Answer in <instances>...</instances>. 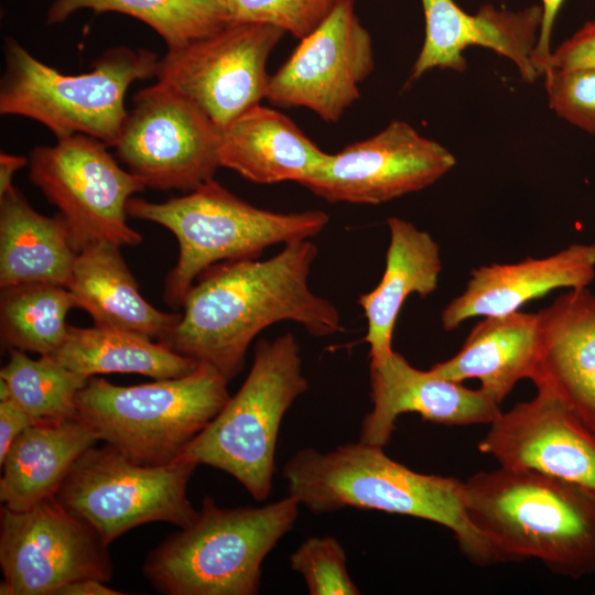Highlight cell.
Listing matches in <instances>:
<instances>
[{
	"label": "cell",
	"instance_id": "28",
	"mask_svg": "<svg viewBox=\"0 0 595 595\" xmlns=\"http://www.w3.org/2000/svg\"><path fill=\"white\" fill-rule=\"evenodd\" d=\"M80 9L138 19L153 29L167 48L183 46L230 23L227 0H55L46 21L62 23Z\"/></svg>",
	"mask_w": 595,
	"mask_h": 595
},
{
	"label": "cell",
	"instance_id": "5",
	"mask_svg": "<svg viewBox=\"0 0 595 595\" xmlns=\"http://www.w3.org/2000/svg\"><path fill=\"white\" fill-rule=\"evenodd\" d=\"M128 216L169 229L178 242V259L164 282L163 300L173 309L209 267L231 260L257 259L273 245L315 237L329 216L322 210L277 213L237 197L214 178L188 194L163 203L131 197Z\"/></svg>",
	"mask_w": 595,
	"mask_h": 595
},
{
	"label": "cell",
	"instance_id": "36",
	"mask_svg": "<svg viewBox=\"0 0 595 595\" xmlns=\"http://www.w3.org/2000/svg\"><path fill=\"white\" fill-rule=\"evenodd\" d=\"M541 2L542 23L532 58L533 64L540 75L543 74L549 65L552 53L550 48L551 33L556 15L564 0H541Z\"/></svg>",
	"mask_w": 595,
	"mask_h": 595
},
{
	"label": "cell",
	"instance_id": "17",
	"mask_svg": "<svg viewBox=\"0 0 595 595\" xmlns=\"http://www.w3.org/2000/svg\"><path fill=\"white\" fill-rule=\"evenodd\" d=\"M369 372L372 408L359 434L367 444L385 447L404 413H416L435 424L470 425L490 424L501 412L483 389H468L431 369H418L394 350L370 360Z\"/></svg>",
	"mask_w": 595,
	"mask_h": 595
},
{
	"label": "cell",
	"instance_id": "34",
	"mask_svg": "<svg viewBox=\"0 0 595 595\" xmlns=\"http://www.w3.org/2000/svg\"><path fill=\"white\" fill-rule=\"evenodd\" d=\"M548 67L562 69L595 67V21L586 22L559 45L551 53Z\"/></svg>",
	"mask_w": 595,
	"mask_h": 595
},
{
	"label": "cell",
	"instance_id": "20",
	"mask_svg": "<svg viewBox=\"0 0 595 595\" xmlns=\"http://www.w3.org/2000/svg\"><path fill=\"white\" fill-rule=\"evenodd\" d=\"M539 314L541 350L531 380L595 430V294L570 289Z\"/></svg>",
	"mask_w": 595,
	"mask_h": 595
},
{
	"label": "cell",
	"instance_id": "3",
	"mask_svg": "<svg viewBox=\"0 0 595 595\" xmlns=\"http://www.w3.org/2000/svg\"><path fill=\"white\" fill-rule=\"evenodd\" d=\"M463 497L502 563L538 559L573 580L595 573V496L582 487L499 466L463 482Z\"/></svg>",
	"mask_w": 595,
	"mask_h": 595
},
{
	"label": "cell",
	"instance_id": "18",
	"mask_svg": "<svg viewBox=\"0 0 595 595\" xmlns=\"http://www.w3.org/2000/svg\"><path fill=\"white\" fill-rule=\"evenodd\" d=\"M421 2L425 36L410 79H418L433 68L464 72L467 63L463 52L473 45L510 60L526 82L532 83L540 76L532 58L542 23L541 6L510 11L485 4L469 14L454 0Z\"/></svg>",
	"mask_w": 595,
	"mask_h": 595
},
{
	"label": "cell",
	"instance_id": "13",
	"mask_svg": "<svg viewBox=\"0 0 595 595\" xmlns=\"http://www.w3.org/2000/svg\"><path fill=\"white\" fill-rule=\"evenodd\" d=\"M1 595H55L71 582H108V545L54 496L34 507L0 512Z\"/></svg>",
	"mask_w": 595,
	"mask_h": 595
},
{
	"label": "cell",
	"instance_id": "6",
	"mask_svg": "<svg viewBox=\"0 0 595 595\" xmlns=\"http://www.w3.org/2000/svg\"><path fill=\"white\" fill-rule=\"evenodd\" d=\"M0 113L33 119L56 137L76 133L115 147L128 110L126 93L138 79L154 77L159 57L147 48L106 50L88 73L62 74L14 39L3 45Z\"/></svg>",
	"mask_w": 595,
	"mask_h": 595
},
{
	"label": "cell",
	"instance_id": "15",
	"mask_svg": "<svg viewBox=\"0 0 595 595\" xmlns=\"http://www.w3.org/2000/svg\"><path fill=\"white\" fill-rule=\"evenodd\" d=\"M374 66L371 36L356 14L355 0H339L270 76L266 99L336 122L359 98V85Z\"/></svg>",
	"mask_w": 595,
	"mask_h": 595
},
{
	"label": "cell",
	"instance_id": "12",
	"mask_svg": "<svg viewBox=\"0 0 595 595\" xmlns=\"http://www.w3.org/2000/svg\"><path fill=\"white\" fill-rule=\"evenodd\" d=\"M284 32L262 23H229L167 48L154 77L196 104L223 130L267 96V62Z\"/></svg>",
	"mask_w": 595,
	"mask_h": 595
},
{
	"label": "cell",
	"instance_id": "37",
	"mask_svg": "<svg viewBox=\"0 0 595 595\" xmlns=\"http://www.w3.org/2000/svg\"><path fill=\"white\" fill-rule=\"evenodd\" d=\"M97 578H82L62 586L55 595H121L122 592L116 591L105 585Z\"/></svg>",
	"mask_w": 595,
	"mask_h": 595
},
{
	"label": "cell",
	"instance_id": "24",
	"mask_svg": "<svg viewBox=\"0 0 595 595\" xmlns=\"http://www.w3.org/2000/svg\"><path fill=\"white\" fill-rule=\"evenodd\" d=\"M390 241L383 274L377 286L358 298L367 320L364 340L370 360L393 351L392 335L399 313L412 293L424 299L439 284L442 271L440 245L425 230L399 217L387 219Z\"/></svg>",
	"mask_w": 595,
	"mask_h": 595
},
{
	"label": "cell",
	"instance_id": "16",
	"mask_svg": "<svg viewBox=\"0 0 595 595\" xmlns=\"http://www.w3.org/2000/svg\"><path fill=\"white\" fill-rule=\"evenodd\" d=\"M478 451L499 466L527 469L575 484L595 496V430L555 394L538 387L489 424Z\"/></svg>",
	"mask_w": 595,
	"mask_h": 595
},
{
	"label": "cell",
	"instance_id": "22",
	"mask_svg": "<svg viewBox=\"0 0 595 595\" xmlns=\"http://www.w3.org/2000/svg\"><path fill=\"white\" fill-rule=\"evenodd\" d=\"M540 350V314L517 311L484 317L453 357L430 369L457 382L477 379L479 388L501 404L518 381L532 379Z\"/></svg>",
	"mask_w": 595,
	"mask_h": 595
},
{
	"label": "cell",
	"instance_id": "11",
	"mask_svg": "<svg viewBox=\"0 0 595 595\" xmlns=\"http://www.w3.org/2000/svg\"><path fill=\"white\" fill-rule=\"evenodd\" d=\"M221 130L191 99L156 82L132 97L115 145L143 185L194 191L220 167Z\"/></svg>",
	"mask_w": 595,
	"mask_h": 595
},
{
	"label": "cell",
	"instance_id": "4",
	"mask_svg": "<svg viewBox=\"0 0 595 595\" xmlns=\"http://www.w3.org/2000/svg\"><path fill=\"white\" fill-rule=\"evenodd\" d=\"M299 507L290 495L239 508H221L205 496L195 521L148 554L143 574L167 595L258 594L262 563L292 530Z\"/></svg>",
	"mask_w": 595,
	"mask_h": 595
},
{
	"label": "cell",
	"instance_id": "8",
	"mask_svg": "<svg viewBox=\"0 0 595 595\" xmlns=\"http://www.w3.org/2000/svg\"><path fill=\"white\" fill-rule=\"evenodd\" d=\"M228 382L207 364L183 377L134 386L93 376L76 396V414L128 457L166 464L223 409Z\"/></svg>",
	"mask_w": 595,
	"mask_h": 595
},
{
	"label": "cell",
	"instance_id": "9",
	"mask_svg": "<svg viewBox=\"0 0 595 595\" xmlns=\"http://www.w3.org/2000/svg\"><path fill=\"white\" fill-rule=\"evenodd\" d=\"M196 466L181 458L142 464L109 444L93 446L74 463L55 497L109 545L144 523L192 524L198 510L186 487Z\"/></svg>",
	"mask_w": 595,
	"mask_h": 595
},
{
	"label": "cell",
	"instance_id": "29",
	"mask_svg": "<svg viewBox=\"0 0 595 595\" xmlns=\"http://www.w3.org/2000/svg\"><path fill=\"white\" fill-rule=\"evenodd\" d=\"M73 307L76 301L65 286L34 282L1 288V342L8 350L53 355L65 340Z\"/></svg>",
	"mask_w": 595,
	"mask_h": 595
},
{
	"label": "cell",
	"instance_id": "27",
	"mask_svg": "<svg viewBox=\"0 0 595 595\" xmlns=\"http://www.w3.org/2000/svg\"><path fill=\"white\" fill-rule=\"evenodd\" d=\"M51 356L85 378L120 372L161 380L186 376L198 366L160 342L97 326L68 325L64 343Z\"/></svg>",
	"mask_w": 595,
	"mask_h": 595
},
{
	"label": "cell",
	"instance_id": "7",
	"mask_svg": "<svg viewBox=\"0 0 595 595\" xmlns=\"http://www.w3.org/2000/svg\"><path fill=\"white\" fill-rule=\"evenodd\" d=\"M307 389L295 337L285 333L273 340H259L239 390L178 458L220 469L257 501L266 500L272 490L282 419Z\"/></svg>",
	"mask_w": 595,
	"mask_h": 595
},
{
	"label": "cell",
	"instance_id": "33",
	"mask_svg": "<svg viewBox=\"0 0 595 595\" xmlns=\"http://www.w3.org/2000/svg\"><path fill=\"white\" fill-rule=\"evenodd\" d=\"M542 75L550 108L571 125L595 134V67H548Z\"/></svg>",
	"mask_w": 595,
	"mask_h": 595
},
{
	"label": "cell",
	"instance_id": "32",
	"mask_svg": "<svg viewBox=\"0 0 595 595\" xmlns=\"http://www.w3.org/2000/svg\"><path fill=\"white\" fill-rule=\"evenodd\" d=\"M339 0H227L230 23H262L301 40L316 29Z\"/></svg>",
	"mask_w": 595,
	"mask_h": 595
},
{
	"label": "cell",
	"instance_id": "23",
	"mask_svg": "<svg viewBox=\"0 0 595 595\" xmlns=\"http://www.w3.org/2000/svg\"><path fill=\"white\" fill-rule=\"evenodd\" d=\"M67 289L97 327L162 342L181 318V313L162 312L142 296L112 242L94 244L77 255Z\"/></svg>",
	"mask_w": 595,
	"mask_h": 595
},
{
	"label": "cell",
	"instance_id": "1",
	"mask_svg": "<svg viewBox=\"0 0 595 595\" xmlns=\"http://www.w3.org/2000/svg\"><path fill=\"white\" fill-rule=\"evenodd\" d=\"M317 253L316 245L304 239L266 260L209 267L188 290L178 323L160 343L230 381L244 368L252 339L278 322H295L316 337L343 331L338 310L309 284Z\"/></svg>",
	"mask_w": 595,
	"mask_h": 595
},
{
	"label": "cell",
	"instance_id": "30",
	"mask_svg": "<svg viewBox=\"0 0 595 595\" xmlns=\"http://www.w3.org/2000/svg\"><path fill=\"white\" fill-rule=\"evenodd\" d=\"M87 380L51 355L32 359L20 349H9V360L0 371L8 399L37 422L76 416L75 399Z\"/></svg>",
	"mask_w": 595,
	"mask_h": 595
},
{
	"label": "cell",
	"instance_id": "10",
	"mask_svg": "<svg viewBox=\"0 0 595 595\" xmlns=\"http://www.w3.org/2000/svg\"><path fill=\"white\" fill-rule=\"evenodd\" d=\"M107 147L76 133L35 147L29 156V178L57 207L77 253L101 241L119 247L142 242V235L127 224V204L145 186Z\"/></svg>",
	"mask_w": 595,
	"mask_h": 595
},
{
	"label": "cell",
	"instance_id": "31",
	"mask_svg": "<svg viewBox=\"0 0 595 595\" xmlns=\"http://www.w3.org/2000/svg\"><path fill=\"white\" fill-rule=\"evenodd\" d=\"M291 569L299 573L311 595H358L349 575L342 544L331 536L306 539L291 555Z\"/></svg>",
	"mask_w": 595,
	"mask_h": 595
},
{
	"label": "cell",
	"instance_id": "21",
	"mask_svg": "<svg viewBox=\"0 0 595 595\" xmlns=\"http://www.w3.org/2000/svg\"><path fill=\"white\" fill-rule=\"evenodd\" d=\"M285 115L261 104L221 130L220 166L258 184L304 183L327 161Z\"/></svg>",
	"mask_w": 595,
	"mask_h": 595
},
{
	"label": "cell",
	"instance_id": "2",
	"mask_svg": "<svg viewBox=\"0 0 595 595\" xmlns=\"http://www.w3.org/2000/svg\"><path fill=\"white\" fill-rule=\"evenodd\" d=\"M383 448L358 441L328 452L299 450L282 468L288 493L316 515L357 508L432 521L454 533L473 564L502 563L467 515L463 482L415 472Z\"/></svg>",
	"mask_w": 595,
	"mask_h": 595
},
{
	"label": "cell",
	"instance_id": "38",
	"mask_svg": "<svg viewBox=\"0 0 595 595\" xmlns=\"http://www.w3.org/2000/svg\"><path fill=\"white\" fill-rule=\"evenodd\" d=\"M29 164V159L8 152L0 153V195L13 186L14 174Z\"/></svg>",
	"mask_w": 595,
	"mask_h": 595
},
{
	"label": "cell",
	"instance_id": "14",
	"mask_svg": "<svg viewBox=\"0 0 595 595\" xmlns=\"http://www.w3.org/2000/svg\"><path fill=\"white\" fill-rule=\"evenodd\" d=\"M456 164L439 142L403 120L329 154L303 185L329 203L378 205L424 190Z\"/></svg>",
	"mask_w": 595,
	"mask_h": 595
},
{
	"label": "cell",
	"instance_id": "25",
	"mask_svg": "<svg viewBox=\"0 0 595 595\" xmlns=\"http://www.w3.org/2000/svg\"><path fill=\"white\" fill-rule=\"evenodd\" d=\"M100 441L79 416L44 420L24 430L0 463V500L14 511L56 496L78 457Z\"/></svg>",
	"mask_w": 595,
	"mask_h": 595
},
{
	"label": "cell",
	"instance_id": "35",
	"mask_svg": "<svg viewBox=\"0 0 595 595\" xmlns=\"http://www.w3.org/2000/svg\"><path fill=\"white\" fill-rule=\"evenodd\" d=\"M34 423L37 421L13 400L0 401V463L14 440Z\"/></svg>",
	"mask_w": 595,
	"mask_h": 595
},
{
	"label": "cell",
	"instance_id": "26",
	"mask_svg": "<svg viewBox=\"0 0 595 595\" xmlns=\"http://www.w3.org/2000/svg\"><path fill=\"white\" fill-rule=\"evenodd\" d=\"M77 255L60 213H37L15 186L0 195V288L34 282L67 288Z\"/></svg>",
	"mask_w": 595,
	"mask_h": 595
},
{
	"label": "cell",
	"instance_id": "19",
	"mask_svg": "<svg viewBox=\"0 0 595 595\" xmlns=\"http://www.w3.org/2000/svg\"><path fill=\"white\" fill-rule=\"evenodd\" d=\"M595 278V244H573L544 258L491 263L470 271L465 290L441 313L451 332L477 316L506 315L556 289L588 286Z\"/></svg>",
	"mask_w": 595,
	"mask_h": 595
}]
</instances>
